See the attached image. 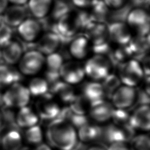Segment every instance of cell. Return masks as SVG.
I'll return each instance as SVG.
<instances>
[{
    "mask_svg": "<svg viewBox=\"0 0 150 150\" xmlns=\"http://www.w3.org/2000/svg\"><path fill=\"white\" fill-rule=\"evenodd\" d=\"M46 135L49 145L58 150H72L79 142L77 129L67 122L58 119L49 123Z\"/></svg>",
    "mask_w": 150,
    "mask_h": 150,
    "instance_id": "cell-1",
    "label": "cell"
},
{
    "mask_svg": "<svg viewBox=\"0 0 150 150\" xmlns=\"http://www.w3.org/2000/svg\"><path fill=\"white\" fill-rule=\"evenodd\" d=\"M85 75L95 81H102L109 74L112 67L110 59L104 55L94 54L83 65Z\"/></svg>",
    "mask_w": 150,
    "mask_h": 150,
    "instance_id": "cell-2",
    "label": "cell"
},
{
    "mask_svg": "<svg viewBox=\"0 0 150 150\" xmlns=\"http://www.w3.org/2000/svg\"><path fill=\"white\" fill-rule=\"evenodd\" d=\"M118 76L121 84L135 87L144 78V72L140 62L131 59L118 66Z\"/></svg>",
    "mask_w": 150,
    "mask_h": 150,
    "instance_id": "cell-3",
    "label": "cell"
},
{
    "mask_svg": "<svg viewBox=\"0 0 150 150\" xmlns=\"http://www.w3.org/2000/svg\"><path fill=\"white\" fill-rule=\"evenodd\" d=\"M30 97L28 87L19 82L11 85L3 94L4 105L10 108H21L28 105Z\"/></svg>",
    "mask_w": 150,
    "mask_h": 150,
    "instance_id": "cell-4",
    "label": "cell"
},
{
    "mask_svg": "<svg viewBox=\"0 0 150 150\" xmlns=\"http://www.w3.org/2000/svg\"><path fill=\"white\" fill-rule=\"evenodd\" d=\"M45 56L36 49L23 53L19 61V71L25 76L37 74L45 65Z\"/></svg>",
    "mask_w": 150,
    "mask_h": 150,
    "instance_id": "cell-5",
    "label": "cell"
},
{
    "mask_svg": "<svg viewBox=\"0 0 150 150\" xmlns=\"http://www.w3.org/2000/svg\"><path fill=\"white\" fill-rule=\"evenodd\" d=\"M55 32L59 36L62 42L64 39L70 40L81 29L79 15L69 12L57 20Z\"/></svg>",
    "mask_w": 150,
    "mask_h": 150,
    "instance_id": "cell-6",
    "label": "cell"
},
{
    "mask_svg": "<svg viewBox=\"0 0 150 150\" xmlns=\"http://www.w3.org/2000/svg\"><path fill=\"white\" fill-rule=\"evenodd\" d=\"M137 90L121 84L112 94L111 100L115 108L127 110L136 104Z\"/></svg>",
    "mask_w": 150,
    "mask_h": 150,
    "instance_id": "cell-7",
    "label": "cell"
},
{
    "mask_svg": "<svg viewBox=\"0 0 150 150\" xmlns=\"http://www.w3.org/2000/svg\"><path fill=\"white\" fill-rule=\"evenodd\" d=\"M53 96L49 93L40 97L36 103V110L39 119L44 121H50L51 122L58 117L62 108L59 104L53 99Z\"/></svg>",
    "mask_w": 150,
    "mask_h": 150,
    "instance_id": "cell-8",
    "label": "cell"
},
{
    "mask_svg": "<svg viewBox=\"0 0 150 150\" xmlns=\"http://www.w3.org/2000/svg\"><path fill=\"white\" fill-rule=\"evenodd\" d=\"M126 23L135 29L139 36L149 35V17L143 8H135L131 9L126 16Z\"/></svg>",
    "mask_w": 150,
    "mask_h": 150,
    "instance_id": "cell-9",
    "label": "cell"
},
{
    "mask_svg": "<svg viewBox=\"0 0 150 150\" xmlns=\"http://www.w3.org/2000/svg\"><path fill=\"white\" fill-rule=\"evenodd\" d=\"M59 74L62 81L72 86L82 81L86 76L83 65L75 61L64 62Z\"/></svg>",
    "mask_w": 150,
    "mask_h": 150,
    "instance_id": "cell-10",
    "label": "cell"
},
{
    "mask_svg": "<svg viewBox=\"0 0 150 150\" xmlns=\"http://www.w3.org/2000/svg\"><path fill=\"white\" fill-rule=\"evenodd\" d=\"M110 41L118 46L127 45L132 38L130 28L122 21H114L107 25Z\"/></svg>",
    "mask_w": 150,
    "mask_h": 150,
    "instance_id": "cell-11",
    "label": "cell"
},
{
    "mask_svg": "<svg viewBox=\"0 0 150 150\" xmlns=\"http://www.w3.org/2000/svg\"><path fill=\"white\" fill-rule=\"evenodd\" d=\"M64 62L63 57L61 53L57 52L47 55L45 57L44 65L45 67V79L48 84L60 80L59 73Z\"/></svg>",
    "mask_w": 150,
    "mask_h": 150,
    "instance_id": "cell-12",
    "label": "cell"
},
{
    "mask_svg": "<svg viewBox=\"0 0 150 150\" xmlns=\"http://www.w3.org/2000/svg\"><path fill=\"white\" fill-rule=\"evenodd\" d=\"M114 108L111 102L104 99L90 104L89 117L97 123H105L111 119Z\"/></svg>",
    "mask_w": 150,
    "mask_h": 150,
    "instance_id": "cell-13",
    "label": "cell"
},
{
    "mask_svg": "<svg viewBox=\"0 0 150 150\" xmlns=\"http://www.w3.org/2000/svg\"><path fill=\"white\" fill-rule=\"evenodd\" d=\"M59 36L53 31L44 33L37 41L35 49L43 55H49L57 52L62 45Z\"/></svg>",
    "mask_w": 150,
    "mask_h": 150,
    "instance_id": "cell-14",
    "label": "cell"
},
{
    "mask_svg": "<svg viewBox=\"0 0 150 150\" xmlns=\"http://www.w3.org/2000/svg\"><path fill=\"white\" fill-rule=\"evenodd\" d=\"M20 37L27 43H32L39 37L42 26L36 19L26 18L18 27Z\"/></svg>",
    "mask_w": 150,
    "mask_h": 150,
    "instance_id": "cell-15",
    "label": "cell"
},
{
    "mask_svg": "<svg viewBox=\"0 0 150 150\" xmlns=\"http://www.w3.org/2000/svg\"><path fill=\"white\" fill-rule=\"evenodd\" d=\"M130 125L135 130L148 131L150 128V108L149 105H139L130 114Z\"/></svg>",
    "mask_w": 150,
    "mask_h": 150,
    "instance_id": "cell-16",
    "label": "cell"
},
{
    "mask_svg": "<svg viewBox=\"0 0 150 150\" xmlns=\"http://www.w3.org/2000/svg\"><path fill=\"white\" fill-rule=\"evenodd\" d=\"M90 46L89 40L85 35L75 36L69 42L68 52L71 57L82 60L87 56Z\"/></svg>",
    "mask_w": 150,
    "mask_h": 150,
    "instance_id": "cell-17",
    "label": "cell"
},
{
    "mask_svg": "<svg viewBox=\"0 0 150 150\" xmlns=\"http://www.w3.org/2000/svg\"><path fill=\"white\" fill-rule=\"evenodd\" d=\"M48 93L56 96L62 102L69 104L76 95L73 86L61 79L49 84Z\"/></svg>",
    "mask_w": 150,
    "mask_h": 150,
    "instance_id": "cell-18",
    "label": "cell"
},
{
    "mask_svg": "<svg viewBox=\"0 0 150 150\" xmlns=\"http://www.w3.org/2000/svg\"><path fill=\"white\" fill-rule=\"evenodd\" d=\"M23 53L22 46L16 40H11L2 47L1 55L5 64L12 66L19 62Z\"/></svg>",
    "mask_w": 150,
    "mask_h": 150,
    "instance_id": "cell-19",
    "label": "cell"
},
{
    "mask_svg": "<svg viewBox=\"0 0 150 150\" xmlns=\"http://www.w3.org/2000/svg\"><path fill=\"white\" fill-rule=\"evenodd\" d=\"M26 18V11L23 6L12 5L8 6L3 13L2 20L8 26L18 27Z\"/></svg>",
    "mask_w": 150,
    "mask_h": 150,
    "instance_id": "cell-20",
    "label": "cell"
},
{
    "mask_svg": "<svg viewBox=\"0 0 150 150\" xmlns=\"http://www.w3.org/2000/svg\"><path fill=\"white\" fill-rule=\"evenodd\" d=\"M81 94L90 104L105 98L101 83L95 80L84 83L81 87Z\"/></svg>",
    "mask_w": 150,
    "mask_h": 150,
    "instance_id": "cell-21",
    "label": "cell"
},
{
    "mask_svg": "<svg viewBox=\"0 0 150 150\" xmlns=\"http://www.w3.org/2000/svg\"><path fill=\"white\" fill-rule=\"evenodd\" d=\"M39 120L36 112L28 105L19 108L15 116L17 125L19 128L24 129L38 125Z\"/></svg>",
    "mask_w": 150,
    "mask_h": 150,
    "instance_id": "cell-22",
    "label": "cell"
},
{
    "mask_svg": "<svg viewBox=\"0 0 150 150\" xmlns=\"http://www.w3.org/2000/svg\"><path fill=\"white\" fill-rule=\"evenodd\" d=\"M99 140L107 145V146L114 142H126L122 128L113 123L108 124L101 127V135Z\"/></svg>",
    "mask_w": 150,
    "mask_h": 150,
    "instance_id": "cell-23",
    "label": "cell"
},
{
    "mask_svg": "<svg viewBox=\"0 0 150 150\" xmlns=\"http://www.w3.org/2000/svg\"><path fill=\"white\" fill-rule=\"evenodd\" d=\"M127 46L131 53L132 59L139 60L146 55L149 47V35L139 36L131 38Z\"/></svg>",
    "mask_w": 150,
    "mask_h": 150,
    "instance_id": "cell-24",
    "label": "cell"
},
{
    "mask_svg": "<svg viewBox=\"0 0 150 150\" xmlns=\"http://www.w3.org/2000/svg\"><path fill=\"white\" fill-rule=\"evenodd\" d=\"M101 127L87 122L77 129L78 140L83 144L93 142L100 139Z\"/></svg>",
    "mask_w": 150,
    "mask_h": 150,
    "instance_id": "cell-25",
    "label": "cell"
},
{
    "mask_svg": "<svg viewBox=\"0 0 150 150\" xmlns=\"http://www.w3.org/2000/svg\"><path fill=\"white\" fill-rule=\"evenodd\" d=\"M21 79L19 71L12 66L7 64H0V88L9 87L18 83Z\"/></svg>",
    "mask_w": 150,
    "mask_h": 150,
    "instance_id": "cell-26",
    "label": "cell"
},
{
    "mask_svg": "<svg viewBox=\"0 0 150 150\" xmlns=\"http://www.w3.org/2000/svg\"><path fill=\"white\" fill-rule=\"evenodd\" d=\"M28 4L34 18L40 19L45 18L51 12L53 0H29Z\"/></svg>",
    "mask_w": 150,
    "mask_h": 150,
    "instance_id": "cell-27",
    "label": "cell"
},
{
    "mask_svg": "<svg viewBox=\"0 0 150 150\" xmlns=\"http://www.w3.org/2000/svg\"><path fill=\"white\" fill-rule=\"evenodd\" d=\"M22 145V135L16 129L9 130L1 139V145L3 150H21Z\"/></svg>",
    "mask_w": 150,
    "mask_h": 150,
    "instance_id": "cell-28",
    "label": "cell"
},
{
    "mask_svg": "<svg viewBox=\"0 0 150 150\" xmlns=\"http://www.w3.org/2000/svg\"><path fill=\"white\" fill-rule=\"evenodd\" d=\"M107 57L110 59L112 65L120 66L122 63L132 59L131 53L127 46H118L115 49H111Z\"/></svg>",
    "mask_w": 150,
    "mask_h": 150,
    "instance_id": "cell-29",
    "label": "cell"
},
{
    "mask_svg": "<svg viewBox=\"0 0 150 150\" xmlns=\"http://www.w3.org/2000/svg\"><path fill=\"white\" fill-rule=\"evenodd\" d=\"M30 96L42 97L48 93L49 84L45 78L35 77L30 80L27 87Z\"/></svg>",
    "mask_w": 150,
    "mask_h": 150,
    "instance_id": "cell-30",
    "label": "cell"
},
{
    "mask_svg": "<svg viewBox=\"0 0 150 150\" xmlns=\"http://www.w3.org/2000/svg\"><path fill=\"white\" fill-rule=\"evenodd\" d=\"M101 81L105 98L110 100L114 92L121 84V81L118 76L111 73Z\"/></svg>",
    "mask_w": 150,
    "mask_h": 150,
    "instance_id": "cell-31",
    "label": "cell"
},
{
    "mask_svg": "<svg viewBox=\"0 0 150 150\" xmlns=\"http://www.w3.org/2000/svg\"><path fill=\"white\" fill-rule=\"evenodd\" d=\"M90 103L81 94H76L69 103V107L75 114L86 115L88 112Z\"/></svg>",
    "mask_w": 150,
    "mask_h": 150,
    "instance_id": "cell-32",
    "label": "cell"
},
{
    "mask_svg": "<svg viewBox=\"0 0 150 150\" xmlns=\"http://www.w3.org/2000/svg\"><path fill=\"white\" fill-rule=\"evenodd\" d=\"M24 139L30 145L36 146L41 144L43 139V134L41 127L38 124L26 129Z\"/></svg>",
    "mask_w": 150,
    "mask_h": 150,
    "instance_id": "cell-33",
    "label": "cell"
},
{
    "mask_svg": "<svg viewBox=\"0 0 150 150\" xmlns=\"http://www.w3.org/2000/svg\"><path fill=\"white\" fill-rule=\"evenodd\" d=\"M130 150H150V139L148 135H135L128 143Z\"/></svg>",
    "mask_w": 150,
    "mask_h": 150,
    "instance_id": "cell-34",
    "label": "cell"
},
{
    "mask_svg": "<svg viewBox=\"0 0 150 150\" xmlns=\"http://www.w3.org/2000/svg\"><path fill=\"white\" fill-rule=\"evenodd\" d=\"M130 114L127 110L114 108L111 119L112 123L118 127H124L129 125Z\"/></svg>",
    "mask_w": 150,
    "mask_h": 150,
    "instance_id": "cell-35",
    "label": "cell"
},
{
    "mask_svg": "<svg viewBox=\"0 0 150 150\" xmlns=\"http://www.w3.org/2000/svg\"><path fill=\"white\" fill-rule=\"evenodd\" d=\"M12 28L2 22L0 24V47H3L12 40Z\"/></svg>",
    "mask_w": 150,
    "mask_h": 150,
    "instance_id": "cell-36",
    "label": "cell"
},
{
    "mask_svg": "<svg viewBox=\"0 0 150 150\" xmlns=\"http://www.w3.org/2000/svg\"><path fill=\"white\" fill-rule=\"evenodd\" d=\"M53 6H54V8L52 10L53 12V16L57 20L69 12L67 5L62 2L59 1V3L56 4V5H53Z\"/></svg>",
    "mask_w": 150,
    "mask_h": 150,
    "instance_id": "cell-37",
    "label": "cell"
},
{
    "mask_svg": "<svg viewBox=\"0 0 150 150\" xmlns=\"http://www.w3.org/2000/svg\"><path fill=\"white\" fill-rule=\"evenodd\" d=\"M106 150H130V148L127 142H117L108 145Z\"/></svg>",
    "mask_w": 150,
    "mask_h": 150,
    "instance_id": "cell-38",
    "label": "cell"
},
{
    "mask_svg": "<svg viewBox=\"0 0 150 150\" xmlns=\"http://www.w3.org/2000/svg\"><path fill=\"white\" fill-rule=\"evenodd\" d=\"M125 0H103V2L108 8L118 9L121 8Z\"/></svg>",
    "mask_w": 150,
    "mask_h": 150,
    "instance_id": "cell-39",
    "label": "cell"
},
{
    "mask_svg": "<svg viewBox=\"0 0 150 150\" xmlns=\"http://www.w3.org/2000/svg\"><path fill=\"white\" fill-rule=\"evenodd\" d=\"M98 0H71L73 4L77 7L85 8L92 6Z\"/></svg>",
    "mask_w": 150,
    "mask_h": 150,
    "instance_id": "cell-40",
    "label": "cell"
},
{
    "mask_svg": "<svg viewBox=\"0 0 150 150\" xmlns=\"http://www.w3.org/2000/svg\"><path fill=\"white\" fill-rule=\"evenodd\" d=\"M34 150H52V148L49 144L42 142L41 144L36 145Z\"/></svg>",
    "mask_w": 150,
    "mask_h": 150,
    "instance_id": "cell-41",
    "label": "cell"
},
{
    "mask_svg": "<svg viewBox=\"0 0 150 150\" xmlns=\"http://www.w3.org/2000/svg\"><path fill=\"white\" fill-rule=\"evenodd\" d=\"M8 0H0V14L3 13L8 7Z\"/></svg>",
    "mask_w": 150,
    "mask_h": 150,
    "instance_id": "cell-42",
    "label": "cell"
},
{
    "mask_svg": "<svg viewBox=\"0 0 150 150\" xmlns=\"http://www.w3.org/2000/svg\"><path fill=\"white\" fill-rule=\"evenodd\" d=\"M8 2H11L13 5L23 6L26 4H28L29 0H8Z\"/></svg>",
    "mask_w": 150,
    "mask_h": 150,
    "instance_id": "cell-43",
    "label": "cell"
},
{
    "mask_svg": "<svg viewBox=\"0 0 150 150\" xmlns=\"http://www.w3.org/2000/svg\"><path fill=\"white\" fill-rule=\"evenodd\" d=\"M86 150H106V148L103 146L96 145L88 147L86 149Z\"/></svg>",
    "mask_w": 150,
    "mask_h": 150,
    "instance_id": "cell-44",
    "label": "cell"
},
{
    "mask_svg": "<svg viewBox=\"0 0 150 150\" xmlns=\"http://www.w3.org/2000/svg\"><path fill=\"white\" fill-rule=\"evenodd\" d=\"M4 105V99H3V94L0 91V107L3 106Z\"/></svg>",
    "mask_w": 150,
    "mask_h": 150,
    "instance_id": "cell-45",
    "label": "cell"
},
{
    "mask_svg": "<svg viewBox=\"0 0 150 150\" xmlns=\"http://www.w3.org/2000/svg\"><path fill=\"white\" fill-rule=\"evenodd\" d=\"M3 122H4V116L2 114V112L0 111V127L2 125Z\"/></svg>",
    "mask_w": 150,
    "mask_h": 150,
    "instance_id": "cell-46",
    "label": "cell"
},
{
    "mask_svg": "<svg viewBox=\"0 0 150 150\" xmlns=\"http://www.w3.org/2000/svg\"><path fill=\"white\" fill-rule=\"evenodd\" d=\"M1 20H2V17H1V16H0V24L2 22L1 21Z\"/></svg>",
    "mask_w": 150,
    "mask_h": 150,
    "instance_id": "cell-47",
    "label": "cell"
}]
</instances>
